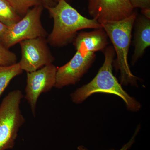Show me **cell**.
<instances>
[{"label":"cell","mask_w":150,"mask_h":150,"mask_svg":"<svg viewBox=\"0 0 150 150\" xmlns=\"http://www.w3.org/2000/svg\"><path fill=\"white\" fill-rule=\"evenodd\" d=\"M103 52L104 62L97 74L88 83L71 93L72 101L75 104H80L93 94H110L121 98L126 103L128 110L132 112L139 111L142 107L140 103L128 94L113 75L112 65L115 53L113 46H108Z\"/></svg>","instance_id":"1"},{"label":"cell","mask_w":150,"mask_h":150,"mask_svg":"<svg viewBox=\"0 0 150 150\" xmlns=\"http://www.w3.org/2000/svg\"><path fill=\"white\" fill-rule=\"evenodd\" d=\"M46 8L54 20L53 30L46 39L53 47H64L72 43L82 30L102 27L94 19L83 16L66 0H59L55 6Z\"/></svg>","instance_id":"2"},{"label":"cell","mask_w":150,"mask_h":150,"mask_svg":"<svg viewBox=\"0 0 150 150\" xmlns=\"http://www.w3.org/2000/svg\"><path fill=\"white\" fill-rule=\"evenodd\" d=\"M137 16L134 11L130 16L122 20L101 24L112 42L117 56L114 65L120 72L121 85L124 86H136L139 79L131 72L128 61L132 30Z\"/></svg>","instance_id":"3"},{"label":"cell","mask_w":150,"mask_h":150,"mask_svg":"<svg viewBox=\"0 0 150 150\" xmlns=\"http://www.w3.org/2000/svg\"><path fill=\"white\" fill-rule=\"evenodd\" d=\"M24 97L19 90L9 93L0 104V150L13 149L19 131L25 122L20 108Z\"/></svg>","instance_id":"4"},{"label":"cell","mask_w":150,"mask_h":150,"mask_svg":"<svg viewBox=\"0 0 150 150\" xmlns=\"http://www.w3.org/2000/svg\"><path fill=\"white\" fill-rule=\"evenodd\" d=\"M76 53L66 64L57 67L55 87L60 89L76 84L88 71L95 60L96 54L77 37L73 42Z\"/></svg>","instance_id":"5"},{"label":"cell","mask_w":150,"mask_h":150,"mask_svg":"<svg viewBox=\"0 0 150 150\" xmlns=\"http://www.w3.org/2000/svg\"><path fill=\"white\" fill-rule=\"evenodd\" d=\"M43 8V5H40L30 9L16 23L8 28L1 43L9 49L23 40L46 38L48 33L41 20Z\"/></svg>","instance_id":"6"},{"label":"cell","mask_w":150,"mask_h":150,"mask_svg":"<svg viewBox=\"0 0 150 150\" xmlns=\"http://www.w3.org/2000/svg\"><path fill=\"white\" fill-rule=\"evenodd\" d=\"M19 43L21 57L18 64L23 71L27 73L34 71L55 61L46 38L23 40Z\"/></svg>","instance_id":"7"},{"label":"cell","mask_w":150,"mask_h":150,"mask_svg":"<svg viewBox=\"0 0 150 150\" xmlns=\"http://www.w3.org/2000/svg\"><path fill=\"white\" fill-rule=\"evenodd\" d=\"M56 72L57 67L51 64L34 71L27 73L24 97L29 105L34 117L36 115V106L40 96L55 87Z\"/></svg>","instance_id":"8"},{"label":"cell","mask_w":150,"mask_h":150,"mask_svg":"<svg viewBox=\"0 0 150 150\" xmlns=\"http://www.w3.org/2000/svg\"><path fill=\"white\" fill-rule=\"evenodd\" d=\"M89 14L100 24L119 21L134 11L129 0H88Z\"/></svg>","instance_id":"9"},{"label":"cell","mask_w":150,"mask_h":150,"mask_svg":"<svg viewBox=\"0 0 150 150\" xmlns=\"http://www.w3.org/2000/svg\"><path fill=\"white\" fill-rule=\"evenodd\" d=\"M135 22L134 50L131 61L133 64L142 58L146 48L150 46V19L143 15L137 16Z\"/></svg>","instance_id":"10"},{"label":"cell","mask_w":150,"mask_h":150,"mask_svg":"<svg viewBox=\"0 0 150 150\" xmlns=\"http://www.w3.org/2000/svg\"><path fill=\"white\" fill-rule=\"evenodd\" d=\"M23 72L18 63L10 66L0 65V97L11 81Z\"/></svg>","instance_id":"11"},{"label":"cell","mask_w":150,"mask_h":150,"mask_svg":"<svg viewBox=\"0 0 150 150\" xmlns=\"http://www.w3.org/2000/svg\"><path fill=\"white\" fill-rule=\"evenodd\" d=\"M21 18L6 0H0L1 22L10 27L16 23Z\"/></svg>","instance_id":"12"},{"label":"cell","mask_w":150,"mask_h":150,"mask_svg":"<svg viewBox=\"0 0 150 150\" xmlns=\"http://www.w3.org/2000/svg\"><path fill=\"white\" fill-rule=\"evenodd\" d=\"M18 14L22 18L30 8L35 6L43 5L40 0H6Z\"/></svg>","instance_id":"13"},{"label":"cell","mask_w":150,"mask_h":150,"mask_svg":"<svg viewBox=\"0 0 150 150\" xmlns=\"http://www.w3.org/2000/svg\"><path fill=\"white\" fill-rule=\"evenodd\" d=\"M16 55L0 42V65L10 66L17 63Z\"/></svg>","instance_id":"14"},{"label":"cell","mask_w":150,"mask_h":150,"mask_svg":"<svg viewBox=\"0 0 150 150\" xmlns=\"http://www.w3.org/2000/svg\"><path fill=\"white\" fill-rule=\"evenodd\" d=\"M133 8H150V0H129Z\"/></svg>","instance_id":"15"},{"label":"cell","mask_w":150,"mask_h":150,"mask_svg":"<svg viewBox=\"0 0 150 150\" xmlns=\"http://www.w3.org/2000/svg\"><path fill=\"white\" fill-rule=\"evenodd\" d=\"M140 127H138L136 129V131L134 133V135H133V137L131 138V139L129 141L128 143H126V144L123 145V146L122 147L121 149L119 150H128L131 148L132 146V145L134 144V142L135 141V138H136V136H137V134L139 131ZM78 150H88L87 149H86L83 146H80L78 147Z\"/></svg>","instance_id":"16"},{"label":"cell","mask_w":150,"mask_h":150,"mask_svg":"<svg viewBox=\"0 0 150 150\" xmlns=\"http://www.w3.org/2000/svg\"><path fill=\"white\" fill-rule=\"evenodd\" d=\"M8 28L0 22V42H1L4 36L7 31Z\"/></svg>","instance_id":"17"},{"label":"cell","mask_w":150,"mask_h":150,"mask_svg":"<svg viewBox=\"0 0 150 150\" xmlns=\"http://www.w3.org/2000/svg\"><path fill=\"white\" fill-rule=\"evenodd\" d=\"M40 1L45 8L55 6L57 4L54 0H40Z\"/></svg>","instance_id":"18"},{"label":"cell","mask_w":150,"mask_h":150,"mask_svg":"<svg viewBox=\"0 0 150 150\" xmlns=\"http://www.w3.org/2000/svg\"><path fill=\"white\" fill-rule=\"evenodd\" d=\"M142 15L146 18L150 19V8H145L141 9Z\"/></svg>","instance_id":"19"},{"label":"cell","mask_w":150,"mask_h":150,"mask_svg":"<svg viewBox=\"0 0 150 150\" xmlns=\"http://www.w3.org/2000/svg\"><path fill=\"white\" fill-rule=\"evenodd\" d=\"M66 1L67 2L69 3V4L70 2H71L73 0H66Z\"/></svg>","instance_id":"20"},{"label":"cell","mask_w":150,"mask_h":150,"mask_svg":"<svg viewBox=\"0 0 150 150\" xmlns=\"http://www.w3.org/2000/svg\"><path fill=\"white\" fill-rule=\"evenodd\" d=\"M54 1H55L56 3H58V2L59 1V0H54Z\"/></svg>","instance_id":"21"}]
</instances>
